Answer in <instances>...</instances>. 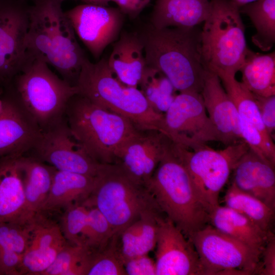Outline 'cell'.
<instances>
[{
	"instance_id": "obj_8",
	"label": "cell",
	"mask_w": 275,
	"mask_h": 275,
	"mask_svg": "<svg viewBox=\"0 0 275 275\" xmlns=\"http://www.w3.org/2000/svg\"><path fill=\"white\" fill-rule=\"evenodd\" d=\"M174 144L197 193L211 213L219 205V193L249 146L243 141L219 150L207 145L189 149Z\"/></svg>"
},
{
	"instance_id": "obj_42",
	"label": "cell",
	"mask_w": 275,
	"mask_h": 275,
	"mask_svg": "<svg viewBox=\"0 0 275 275\" xmlns=\"http://www.w3.org/2000/svg\"><path fill=\"white\" fill-rule=\"evenodd\" d=\"M151 0H111L119 7L120 10L131 18L137 17L149 4Z\"/></svg>"
},
{
	"instance_id": "obj_31",
	"label": "cell",
	"mask_w": 275,
	"mask_h": 275,
	"mask_svg": "<svg viewBox=\"0 0 275 275\" xmlns=\"http://www.w3.org/2000/svg\"><path fill=\"white\" fill-rule=\"evenodd\" d=\"M218 77L238 114L266 136L273 139L262 122L254 94L241 82L237 81L235 76L224 75Z\"/></svg>"
},
{
	"instance_id": "obj_44",
	"label": "cell",
	"mask_w": 275,
	"mask_h": 275,
	"mask_svg": "<svg viewBox=\"0 0 275 275\" xmlns=\"http://www.w3.org/2000/svg\"><path fill=\"white\" fill-rule=\"evenodd\" d=\"M90 4L103 6H107L105 0H90Z\"/></svg>"
},
{
	"instance_id": "obj_32",
	"label": "cell",
	"mask_w": 275,
	"mask_h": 275,
	"mask_svg": "<svg viewBox=\"0 0 275 275\" xmlns=\"http://www.w3.org/2000/svg\"><path fill=\"white\" fill-rule=\"evenodd\" d=\"M115 234L102 248L91 250L86 275H126Z\"/></svg>"
},
{
	"instance_id": "obj_20",
	"label": "cell",
	"mask_w": 275,
	"mask_h": 275,
	"mask_svg": "<svg viewBox=\"0 0 275 275\" xmlns=\"http://www.w3.org/2000/svg\"><path fill=\"white\" fill-rule=\"evenodd\" d=\"M22 156L0 158V222L29 221L25 218Z\"/></svg>"
},
{
	"instance_id": "obj_43",
	"label": "cell",
	"mask_w": 275,
	"mask_h": 275,
	"mask_svg": "<svg viewBox=\"0 0 275 275\" xmlns=\"http://www.w3.org/2000/svg\"><path fill=\"white\" fill-rule=\"evenodd\" d=\"M238 8L241 7L249 4L250 3L257 1V0H231Z\"/></svg>"
},
{
	"instance_id": "obj_17",
	"label": "cell",
	"mask_w": 275,
	"mask_h": 275,
	"mask_svg": "<svg viewBox=\"0 0 275 275\" xmlns=\"http://www.w3.org/2000/svg\"><path fill=\"white\" fill-rule=\"evenodd\" d=\"M63 0H54L52 10V52L49 65L73 85L87 58L74 31L62 9Z\"/></svg>"
},
{
	"instance_id": "obj_46",
	"label": "cell",
	"mask_w": 275,
	"mask_h": 275,
	"mask_svg": "<svg viewBox=\"0 0 275 275\" xmlns=\"http://www.w3.org/2000/svg\"><path fill=\"white\" fill-rule=\"evenodd\" d=\"M110 1H111V0H105V2L107 5H108V2H109Z\"/></svg>"
},
{
	"instance_id": "obj_14",
	"label": "cell",
	"mask_w": 275,
	"mask_h": 275,
	"mask_svg": "<svg viewBox=\"0 0 275 275\" xmlns=\"http://www.w3.org/2000/svg\"><path fill=\"white\" fill-rule=\"evenodd\" d=\"M156 275H203L193 244L165 215L158 219Z\"/></svg>"
},
{
	"instance_id": "obj_36",
	"label": "cell",
	"mask_w": 275,
	"mask_h": 275,
	"mask_svg": "<svg viewBox=\"0 0 275 275\" xmlns=\"http://www.w3.org/2000/svg\"><path fill=\"white\" fill-rule=\"evenodd\" d=\"M86 206L87 221L84 234V246L95 250L104 246L115 234L106 218L96 207Z\"/></svg>"
},
{
	"instance_id": "obj_25",
	"label": "cell",
	"mask_w": 275,
	"mask_h": 275,
	"mask_svg": "<svg viewBox=\"0 0 275 275\" xmlns=\"http://www.w3.org/2000/svg\"><path fill=\"white\" fill-rule=\"evenodd\" d=\"M25 197V218L41 214L49 194L56 169L30 155L22 157Z\"/></svg>"
},
{
	"instance_id": "obj_3",
	"label": "cell",
	"mask_w": 275,
	"mask_h": 275,
	"mask_svg": "<svg viewBox=\"0 0 275 275\" xmlns=\"http://www.w3.org/2000/svg\"><path fill=\"white\" fill-rule=\"evenodd\" d=\"M65 117L85 151L103 164L115 163L120 151L140 130L127 118L78 94L69 101Z\"/></svg>"
},
{
	"instance_id": "obj_21",
	"label": "cell",
	"mask_w": 275,
	"mask_h": 275,
	"mask_svg": "<svg viewBox=\"0 0 275 275\" xmlns=\"http://www.w3.org/2000/svg\"><path fill=\"white\" fill-rule=\"evenodd\" d=\"M107 64L121 82L138 88L146 66L144 44L139 34L121 33L114 44Z\"/></svg>"
},
{
	"instance_id": "obj_2",
	"label": "cell",
	"mask_w": 275,
	"mask_h": 275,
	"mask_svg": "<svg viewBox=\"0 0 275 275\" xmlns=\"http://www.w3.org/2000/svg\"><path fill=\"white\" fill-rule=\"evenodd\" d=\"M146 187L162 212L188 240L209 224L210 212L197 193L173 142Z\"/></svg>"
},
{
	"instance_id": "obj_7",
	"label": "cell",
	"mask_w": 275,
	"mask_h": 275,
	"mask_svg": "<svg viewBox=\"0 0 275 275\" xmlns=\"http://www.w3.org/2000/svg\"><path fill=\"white\" fill-rule=\"evenodd\" d=\"M96 207L119 234L144 212L159 208L146 187L132 180L116 163L105 164L84 202Z\"/></svg>"
},
{
	"instance_id": "obj_28",
	"label": "cell",
	"mask_w": 275,
	"mask_h": 275,
	"mask_svg": "<svg viewBox=\"0 0 275 275\" xmlns=\"http://www.w3.org/2000/svg\"><path fill=\"white\" fill-rule=\"evenodd\" d=\"M239 10L250 18L256 29L253 44L263 51H269L275 43V0H257Z\"/></svg>"
},
{
	"instance_id": "obj_15",
	"label": "cell",
	"mask_w": 275,
	"mask_h": 275,
	"mask_svg": "<svg viewBox=\"0 0 275 275\" xmlns=\"http://www.w3.org/2000/svg\"><path fill=\"white\" fill-rule=\"evenodd\" d=\"M173 142L157 130H139L120 151L115 163L146 187Z\"/></svg>"
},
{
	"instance_id": "obj_40",
	"label": "cell",
	"mask_w": 275,
	"mask_h": 275,
	"mask_svg": "<svg viewBox=\"0 0 275 275\" xmlns=\"http://www.w3.org/2000/svg\"><path fill=\"white\" fill-rule=\"evenodd\" d=\"M124 267L126 275H156L155 261L148 254L127 260Z\"/></svg>"
},
{
	"instance_id": "obj_27",
	"label": "cell",
	"mask_w": 275,
	"mask_h": 275,
	"mask_svg": "<svg viewBox=\"0 0 275 275\" xmlns=\"http://www.w3.org/2000/svg\"><path fill=\"white\" fill-rule=\"evenodd\" d=\"M239 71L243 85L261 96L275 95V52L256 53L248 49Z\"/></svg>"
},
{
	"instance_id": "obj_1",
	"label": "cell",
	"mask_w": 275,
	"mask_h": 275,
	"mask_svg": "<svg viewBox=\"0 0 275 275\" xmlns=\"http://www.w3.org/2000/svg\"><path fill=\"white\" fill-rule=\"evenodd\" d=\"M201 33L197 26L158 29L150 24L139 34L146 65L161 72L176 91L201 93L206 70Z\"/></svg>"
},
{
	"instance_id": "obj_10",
	"label": "cell",
	"mask_w": 275,
	"mask_h": 275,
	"mask_svg": "<svg viewBox=\"0 0 275 275\" xmlns=\"http://www.w3.org/2000/svg\"><path fill=\"white\" fill-rule=\"evenodd\" d=\"M161 132L174 143L194 149L221 136L209 119L201 93L179 92L164 114Z\"/></svg>"
},
{
	"instance_id": "obj_38",
	"label": "cell",
	"mask_w": 275,
	"mask_h": 275,
	"mask_svg": "<svg viewBox=\"0 0 275 275\" xmlns=\"http://www.w3.org/2000/svg\"><path fill=\"white\" fill-rule=\"evenodd\" d=\"M262 122L273 138L275 129V95L264 97L254 94Z\"/></svg>"
},
{
	"instance_id": "obj_22",
	"label": "cell",
	"mask_w": 275,
	"mask_h": 275,
	"mask_svg": "<svg viewBox=\"0 0 275 275\" xmlns=\"http://www.w3.org/2000/svg\"><path fill=\"white\" fill-rule=\"evenodd\" d=\"M96 177L56 170L41 214L46 215L83 203L92 193Z\"/></svg>"
},
{
	"instance_id": "obj_33",
	"label": "cell",
	"mask_w": 275,
	"mask_h": 275,
	"mask_svg": "<svg viewBox=\"0 0 275 275\" xmlns=\"http://www.w3.org/2000/svg\"><path fill=\"white\" fill-rule=\"evenodd\" d=\"M90 250L68 242L42 275H86Z\"/></svg>"
},
{
	"instance_id": "obj_48",
	"label": "cell",
	"mask_w": 275,
	"mask_h": 275,
	"mask_svg": "<svg viewBox=\"0 0 275 275\" xmlns=\"http://www.w3.org/2000/svg\"><path fill=\"white\" fill-rule=\"evenodd\" d=\"M63 1H64V0H63Z\"/></svg>"
},
{
	"instance_id": "obj_35",
	"label": "cell",
	"mask_w": 275,
	"mask_h": 275,
	"mask_svg": "<svg viewBox=\"0 0 275 275\" xmlns=\"http://www.w3.org/2000/svg\"><path fill=\"white\" fill-rule=\"evenodd\" d=\"M34 218L25 222H0V248L23 255L28 249Z\"/></svg>"
},
{
	"instance_id": "obj_13",
	"label": "cell",
	"mask_w": 275,
	"mask_h": 275,
	"mask_svg": "<svg viewBox=\"0 0 275 275\" xmlns=\"http://www.w3.org/2000/svg\"><path fill=\"white\" fill-rule=\"evenodd\" d=\"M65 14L75 33L97 60L118 38L124 15L119 8L87 3Z\"/></svg>"
},
{
	"instance_id": "obj_47",
	"label": "cell",
	"mask_w": 275,
	"mask_h": 275,
	"mask_svg": "<svg viewBox=\"0 0 275 275\" xmlns=\"http://www.w3.org/2000/svg\"><path fill=\"white\" fill-rule=\"evenodd\" d=\"M2 100L0 99V111H1V109L2 108Z\"/></svg>"
},
{
	"instance_id": "obj_18",
	"label": "cell",
	"mask_w": 275,
	"mask_h": 275,
	"mask_svg": "<svg viewBox=\"0 0 275 275\" xmlns=\"http://www.w3.org/2000/svg\"><path fill=\"white\" fill-rule=\"evenodd\" d=\"M201 95L222 143L227 146L243 141L238 127V113L217 74L206 70Z\"/></svg>"
},
{
	"instance_id": "obj_23",
	"label": "cell",
	"mask_w": 275,
	"mask_h": 275,
	"mask_svg": "<svg viewBox=\"0 0 275 275\" xmlns=\"http://www.w3.org/2000/svg\"><path fill=\"white\" fill-rule=\"evenodd\" d=\"M209 8V0H156L150 24L158 29L196 26L204 22Z\"/></svg>"
},
{
	"instance_id": "obj_24",
	"label": "cell",
	"mask_w": 275,
	"mask_h": 275,
	"mask_svg": "<svg viewBox=\"0 0 275 275\" xmlns=\"http://www.w3.org/2000/svg\"><path fill=\"white\" fill-rule=\"evenodd\" d=\"M163 215L159 208L146 211L119 234V250L123 263L132 258L148 254L155 248L158 219Z\"/></svg>"
},
{
	"instance_id": "obj_45",
	"label": "cell",
	"mask_w": 275,
	"mask_h": 275,
	"mask_svg": "<svg viewBox=\"0 0 275 275\" xmlns=\"http://www.w3.org/2000/svg\"><path fill=\"white\" fill-rule=\"evenodd\" d=\"M81 1L85 2L87 4H90V0H81Z\"/></svg>"
},
{
	"instance_id": "obj_11",
	"label": "cell",
	"mask_w": 275,
	"mask_h": 275,
	"mask_svg": "<svg viewBox=\"0 0 275 275\" xmlns=\"http://www.w3.org/2000/svg\"><path fill=\"white\" fill-rule=\"evenodd\" d=\"M56 170L97 177L105 164L91 158L73 134L65 116L41 130L32 150L26 154Z\"/></svg>"
},
{
	"instance_id": "obj_12",
	"label": "cell",
	"mask_w": 275,
	"mask_h": 275,
	"mask_svg": "<svg viewBox=\"0 0 275 275\" xmlns=\"http://www.w3.org/2000/svg\"><path fill=\"white\" fill-rule=\"evenodd\" d=\"M29 7L23 0H0V90L20 71L27 59Z\"/></svg>"
},
{
	"instance_id": "obj_37",
	"label": "cell",
	"mask_w": 275,
	"mask_h": 275,
	"mask_svg": "<svg viewBox=\"0 0 275 275\" xmlns=\"http://www.w3.org/2000/svg\"><path fill=\"white\" fill-rule=\"evenodd\" d=\"M87 212V206L83 203L72 205L64 209L59 225L64 238L69 243L84 246Z\"/></svg>"
},
{
	"instance_id": "obj_9",
	"label": "cell",
	"mask_w": 275,
	"mask_h": 275,
	"mask_svg": "<svg viewBox=\"0 0 275 275\" xmlns=\"http://www.w3.org/2000/svg\"><path fill=\"white\" fill-rule=\"evenodd\" d=\"M199 257L203 275L254 274L261 251L219 231L210 224L189 239Z\"/></svg>"
},
{
	"instance_id": "obj_4",
	"label": "cell",
	"mask_w": 275,
	"mask_h": 275,
	"mask_svg": "<svg viewBox=\"0 0 275 275\" xmlns=\"http://www.w3.org/2000/svg\"><path fill=\"white\" fill-rule=\"evenodd\" d=\"M75 86L78 94L127 118L140 130L161 131L164 114L151 107L138 88L121 82L110 69L107 60L94 63L86 58Z\"/></svg>"
},
{
	"instance_id": "obj_6",
	"label": "cell",
	"mask_w": 275,
	"mask_h": 275,
	"mask_svg": "<svg viewBox=\"0 0 275 275\" xmlns=\"http://www.w3.org/2000/svg\"><path fill=\"white\" fill-rule=\"evenodd\" d=\"M209 1L201 33L204 65L218 76H235L248 49L239 8L231 0Z\"/></svg>"
},
{
	"instance_id": "obj_26",
	"label": "cell",
	"mask_w": 275,
	"mask_h": 275,
	"mask_svg": "<svg viewBox=\"0 0 275 275\" xmlns=\"http://www.w3.org/2000/svg\"><path fill=\"white\" fill-rule=\"evenodd\" d=\"M209 224L222 233L260 251L272 232L263 230L240 212L219 205L210 213Z\"/></svg>"
},
{
	"instance_id": "obj_16",
	"label": "cell",
	"mask_w": 275,
	"mask_h": 275,
	"mask_svg": "<svg viewBox=\"0 0 275 275\" xmlns=\"http://www.w3.org/2000/svg\"><path fill=\"white\" fill-rule=\"evenodd\" d=\"M0 111V158L28 154L41 129L20 103L4 91Z\"/></svg>"
},
{
	"instance_id": "obj_19",
	"label": "cell",
	"mask_w": 275,
	"mask_h": 275,
	"mask_svg": "<svg viewBox=\"0 0 275 275\" xmlns=\"http://www.w3.org/2000/svg\"><path fill=\"white\" fill-rule=\"evenodd\" d=\"M233 171L232 183L274 210V167L249 149L237 162Z\"/></svg>"
},
{
	"instance_id": "obj_34",
	"label": "cell",
	"mask_w": 275,
	"mask_h": 275,
	"mask_svg": "<svg viewBox=\"0 0 275 275\" xmlns=\"http://www.w3.org/2000/svg\"><path fill=\"white\" fill-rule=\"evenodd\" d=\"M238 127L242 140L249 148L263 161L274 167L275 145L273 139L266 136L239 114Z\"/></svg>"
},
{
	"instance_id": "obj_30",
	"label": "cell",
	"mask_w": 275,
	"mask_h": 275,
	"mask_svg": "<svg viewBox=\"0 0 275 275\" xmlns=\"http://www.w3.org/2000/svg\"><path fill=\"white\" fill-rule=\"evenodd\" d=\"M139 87L151 107L162 114L166 112L177 95L176 90L169 79L159 70L149 66L146 65Z\"/></svg>"
},
{
	"instance_id": "obj_41",
	"label": "cell",
	"mask_w": 275,
	"mask_h": 275,
	"mask_svg": "<svg viewBox=\"0 0 275 275\" xmlns=\"http://www.w3.org/2000/svg\"><path fill=\"white\" fill-rule=\"evenodd\" d=\"M22 256L0 248V275H20Z\"/></svg>"
},
{
	"instance_id": "obj_29",
	"label": "cell",
	"mask_w": 275,
	"mask_h": 275,
	"mask_svg": "<svg viewBox=\"0 0 275 275\" xmlns=\"http://www.w3.org/2000/svg\"><path fill=\"white\" fill-rule=\"evenodd\" d=\"M226 206L248 217L263 230L270 232L274 210L257 198L239 189L233 183L225 196Z\"/></svg>"
},
{
	"instance_id": "obj_5",
	"label": "cell",
	"mask_w": 275,
	"mask_h": 275,
	"mask_svg": "<svg viewBox=\"0 0 275 275\" xmlns=\"http://www.w3.org/2000/svg\"><path fill=\"white\" fill-rule=\"evenodd\" d=\"M4 91L20 103L41 129L63 118L69 101L78 93L75 85L59 77L47 63L29 57Z\"/></svg>"
},
{
	"instance_id": "obj_39",
	"label": "cell",
	"mask_w": 275,
	"mask_h": 275,
	"mask_svg": "<svg viewBox=\"0 0 275 275\" xmlns=\"http://www.w3.org/2000/svg\"><path fill=\"white\" fill-rule=\"evenodd\" d=\"M254 274H275V238L272 232L261 251L259 262Z\"/></svg>"
}]
</instances>
